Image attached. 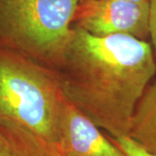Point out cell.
<instances>
[{"label": "cell", "mask_w": 156, "mask_h": 156, "mask_svg": "<svg viewBox=\"0 0 156 156\" xmlns=\"http://www.w3.org/2000/svg\"><path fill=\"white\" fill-rule=\"evenodd\" d=\"M108 137L127 156H154L151 154L147 151H146L145 149H143L141 147H140L136 142H134V140L130 139L128 136L113 138L109 135H108Z\"/></svg>", "instance_id": "obj_8"}, {"label": "cell", "mask_w": 156, "mask_h": 156, "mask_svg": "<svg viewBox=\"0 0 156 156\" xmlns=\"http://www.w3.org/2000/svg\"><path fill=\"white\" fill-rule=\"evenodd\" d=\"M56 146L26 128L0 119V156H59Z\"/></svg>", "instance_id": "obj_6"}, {"label": "cell", "mask_w": 156, "mask_h": 156, "mask_svg": "<svg viewBox=\"0 0 156 156\" xmlns=\"http://www.w3.org/2000/svg\"><path fill=\"white\" fill-rule=\"evenodd\" d=\"M150 3L124 0H80L73 26L95 37L128 35L149 39Z\"/></svg>", "instance_id": "obj_4"}, {"label": "cell", "mask_w": 156, "mask_h": 156, "mask_svg": "<svg viewBox=\"0 0 156 156\" xmlns=\"http://www.w3.org/2000/svg\"><path fill=\"white\" fill-rule=\"evenodd\" d=\"M64 99L56 71L0 48V119L56 146Z\"/></svg>", "instance_id": "obj_2"}, {"label": "cell", "mask_w": 156, "mask_h": 156, "mask_svg": "<svg viewBox=\"0 0 156 156\" xmlns=\"http://www.w3.org/2000/svg\"><path fill=\"white\" fill-rule=\"evenodd\" d=\"M80 0H0V48L57 71Z\"/></svg>", "instance_id": "obj_3"}, {"label": "cell", "mask_w": 156, "mask_h": 156, "mask_svg": "<svg viewBox=\"0 0 156 156\" xmlns=\"http://www.w3.org/2000/svg\"><path fill=\"white\" fill-rule=\"evenodd\" d=\"M57 76L65 99L113 138L129 134L136 106L154 80L151 44L128 35L95 37L73 26Z\"/></svg>", "instance_id": "obj_1"}, {"label": "cell", "mask_w": 156, "mask_h": 156, "mask_svg": "<svg viewBox=\"0 0 156 156\" xmlns=\"http://www.w3.org/2000/svg\"><path fill=\"white\" fill-rule=\"evenodd\" d=\"M149 39L156 53V0H150L149 12Z\"/></svg>", "instance_id": "obj_9"}, {"label": "cell", "mask_w": 156, "mask_h": 156, "mask_svg": "<svg viewBox=\"0 0 156 156\" xmlns=\"http://www.w3.org/2000/svg\"><path fill=\"white\" fill-rule=\"evenodd\" d=\"M56 147L65 156H127L66 99L62 109Z\"/></svg>", "instance_id": "obj_5"}, {"label": "cell", "mask_w": 156, "mask_h": 156, "mask_svg": "<svg viewBox=\"0 0 156 156\" xmlns=\"http://www.w3.org/2000/svg\"><path fill=\"white\" fill-rule=\"evenodd\" d=\"M128 137L156 156V80L147 86L136 106Z\"/></svg>", "instance_id": "obj_7"}, {"label": "cell", "mask_w": 156, "mask_h": 156, "mask_svg": "<svg viewBox=\"0 0 156 156\" xmlns=\"http://www.w3.org/2000/svg\"><path fill=\"white\" fill-rule=\"evenodd\" d=\"M59 156H65V155H63L62 154H61V153H59Z\"/></svg>", "instance_id": "obj_11"}, {"label": "cell", "mask_w": 156, "mask_h": 156, "mask_svg": "<svg viewBox=\"0 0 156 156\" xmlns=\"http://www.w3.org/2000/svg\"><path fill=\"white\" fill-rule=\"evenodd\" d=\"M128 2H134V3H150V0H124Z\"/></svg>", "instance_id": "obj_10"}]
</instances>
